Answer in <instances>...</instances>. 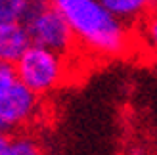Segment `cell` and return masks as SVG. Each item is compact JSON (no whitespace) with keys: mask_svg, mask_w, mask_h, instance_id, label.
<instances>
[{"mask_svg":"<svg viewBox=\"0 0 157 155\" xmlns=\"http://www.w3.org/2000/svg\"><path fill=\"white\" fill-rule=\"evenodd\" d=\"M71 27L77 44L100 58H117L130 50V31L101 0H50Z\"/></svg>","mask_w":157,"mask_h":155,"instance_id":"1","label":"cell"},{"mask_svg":"<svg viewBox=\"0 0 157 155\" xmlns=\"http://www.w3.org/2000/svg\"><path fill=\"white\" fill-rule=\"evenodd\" d=\"M19 23L25 27L29 40L35 46L67 56L77 44L71 27L50 0H27Z\"/></svg>","mask_w":157,"mask_h":155,"instance_id":"2","label":"cell"},{"mask_svg":"<svg viewBox=\"0 0 157 155\" xmlns=\"http://www.w3.org/2000/svg\"><path fill=\"white\" fill-rule=\"evenodd\" d=\"M17 79L35 94H46L58 88L65 79V56L42 46L31 44L15 61Z\"/></svg>","mask_w":157,"mask_h":155,"instance_id":"3","label":"cell"},{"mask_svg":"<svg viewBox=\"0 0 157 155\" xmlns=\"http://www.w3.org/2000/svg\"><path fill=\"white\" fill-rule=\"evenodd\" d=\"M38 109V94L27 88L19 79L0 92V119L10 128L21 127L35 117Z\"/></svg>","mask_w":157,"mask_h":155,"instance_id":"4","label":"cell"},{"mask_svg":"<svg viewBox=\"0 0 157 155\" xmlns=\"http://www.w3.org/2000/svg\"><path fill=\"white\" fill-rule=\"evenodd\" d=\"M29 46V35L19 21H10L0 25V59L2 61L15 63Z\"/></svg>","mask_w":157,"mask_h":155,"instance_id":"5","label":"cell"},{"mask_svg":"<svg viewBox=\"0 0 157 155\" xmlns=\"http://www.w3.org/2000/svg\"><path fill=\"white\" fill-rule=\"evenodd\" d=\"M101 4L117 19H121L124 25H128V23L142 19L151 10L153 0H101Z\"/></svg>","mask_w":157,"mask_h":155,"instance_id":"6","label":"cell"},{"mask_svg":"<svg viewBox=\"0 0 157 155\" xmlns=\"http://www.w3.org/2000/svg\"><path fill=\"white\" fill-rule=\"evenodd\" d=\"M2 155H42V151L29 136H8V144Z\"/></svg>","mask_w":157,"mask_h":155,"instance_id":"7","label":"cell"},{"mask_svg":"<svg viewBox=\"0 0 157 155\" xmlns=\"http://www.w3.org/2000/svg\"><path fill=\"white\" fill-rule=\"evenodd\" d=\"M27 0H0V25L10 21H19Z\"/></svg>","mask_w":157,"mask_h":155,"instance_id":"8","label":"cell"},{"mask_svg":"<svg viewBox=\"0 0 157 155\" xmlns=\"http://www.w3.org/2000/svg\"><path fill=\"white\" fill-rule=\"evenodd\" d=\"M17 81V73H15V65L10 61H2L0 59V92L6 90L10 84Z\"/></svg>","mask_w":157,"mask_h":155,"instance_id":"9","label":"cell"},{"mask_svg":"<svg viewBox=\"0 0 157 155\" xmlns=\"http://www.w3.org/2000/svg\"><path fill=\"white\" fill-rule=\"evenodd\" d=\"M146 33H147V42H150L151 50L157 54V12L150 17V21H147Z\"/></svg>","mask_w":157,"mask_h":155,"instance_id":"10","label":"cell"},{"mask_svg":"<svg viewBox=\"0 0 157 155\" xmlns=\"http://www.w3.org/2000/svg\"><path fill=\"white\" fill-rule=\"evenodd\" d=\"M8 136H10V134H0V155H2L6 144H8Z\"/></svg>","mask_w":157,"mask_h":155,"instance_id":"11","label":"cell"},{"mask_svg":"<svg viewBox=\"0 0 157 155\" xmlns=\"http://www.w3.org/2000/svg\"><path fill=\"white\" fill-rule=\"evenodd\" d=\"M10 130H12V128L8 127V125H6V123H4L2 119H0V134H10Z\"/></svg>","mask_w":157,"mask_h":155,"instance_id":"12","label":"cell"}]
</instances>
